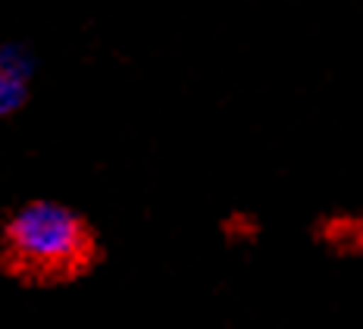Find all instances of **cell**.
Segmentation results:
<instances>
[{"label":"cell","instance_id":"2","mask_svg":"<svg viewBox=\"0 0 363 329\" xmlns=\"http://www.w3.org/2000/svg\"><path fill=\"white\" fill-rule=\"evenodd\" d=\"M28 70H32V60L19 48L0 50V117H10L26 104Z\"/></svg>","mask_w":363,"mask_h":329},{"label":"cell","instance_id":"1","mask_svg":"<svg viewBox=\"0 0 363 329\" xmlns=\"http://www.w3.org/2000/svg\"><path fill=\"white\" fill-rule=\"evenodd\" d=\"M91 232L82 217L63 204L35 201L13 213L4 232L10 273L32 282L69 279L91 264Z\"/></svg>","mask_w":363,"mask_h":329}]
</instances>
